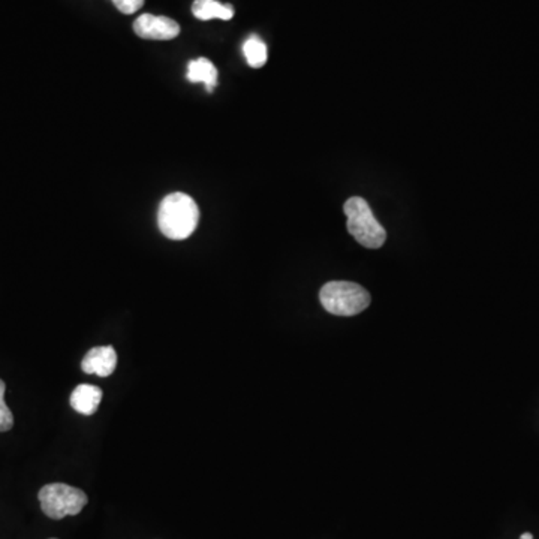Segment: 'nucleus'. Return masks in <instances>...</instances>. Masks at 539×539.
Instances as JSON below:
<instances>
[{
	"label": "nucleus",
	"mask_w": 539,
	"mask_h": 539,
	"mask_svg": "<svg viewBox=\"0 0 539 539\" xmlns=\"http://www.w3.org/2000/svg\"><path fill=\"white\" fill-rule=\"evenodd\" d=\"M103 400V389L90 384H82L74 389L69 403L74 411L82 416H93L98 411L99 403Z\"/></svg>",
	"instance_id": "0eeeda50"
},
{
	"label": "nucleus",
	"mask_w": 539,
	"mask_h": 539,
	"mask_svg": "<svg viewBox=\"0 0 539 539\" xmlns=\"http://www.w3.org/2000/svg\"><path fill=\"white\" fill-rule=\"evenodd\" d=\"M41 508L47 517L62 520L66 515H77L87 505V495L68 484H47L39 490Z\"/></svg>",
	"instance_id": "20e7f679"
},
{
	"label": "nucleus",
	"mask_w": 539,
	"mask_h": 539,
	"mask_svg": "<svg viewBox=\"0 0 539 539\" xmlns=\"http://www.w3.org/2000/svg\"><path fill=\"white\" fill-rule=\"evenodd\" d=\"M192 13L202 22H209L213 18L228 22L234 17V8L231 5L220 4L218 0H195L192 5Z\"/></svg>",
	"instance_id": "1a4fd4ad"
},
{
	"label": "nucleus",
	"mask_w": 539,
	"mask_h": 539,
	"mask_svg": "<svg viewBox=\"0 0 539 539\" xmlns=\"http://www.w3.org/2000/svg\"><path fill=\"white\" fill-rule=\"evenodd\" d=\"M116 368L117 352L113 347L92 348L82 361L83 372L101 377H110Z\"/></svg>",
	"instance_id": "423d86ee"
},
{
	"label": "nucleus",
	"mask_w": 539,
	"mask_h": 539,
	"mask_svg": "<svg viewBox=\"0 0 539 539\" xmlns=\"http://www.w3.org/2000/svg\"><path fill=\"white\" fill-rule=\"evenodd\" d=\"M5 391H6V386L0 379V432H8L14 426L13 412L5 403Z\"/></svg>",
	"instance_id": "9b49d317"
},
{
	"label": "nucleus",
	"mask_w": 539,
	"mask_h": 539,
	"mask_svg": "<svg viewBox=\"0 0 539 539\" xmlns=\"http://www.w3.org/2000/svg\"><path fill=\"white\" fill-rule=\"evenodd\" d=\"M200 222L197 202L186 193L176 192L163 198L158 210V227L170 240L192 236Z\"/></svg>",
	"instance_id": "f257e3e1"
},
{
	"label": "nucleus",
	"mask_w": 539,
	"mask_h": 539,
	"mask_svg": "<svg viewBox=\"0 0 539 539\" xmlns=\"http://www.w3.org/2000/svg\"><path fill=\"white\" fill-rule=\"evenodd\" d=\"M243 53L246 62L252 68L260 69L267 64V57H269L267 45L258 36L246 39V43L243 44Z\"/></svg>",
	"instance_id": "9d476101"
},
{
	"label": "nucleus",
	"mask_w": 539,
	"mask_h": 539,
	"mask_svg": "<svg viewBox=\"0 0 539 539\" xmlns=\"http://www.w3.org/2000/svg\"><path fill=\"white\" fill-rule=\"evenodd\" d=\"M52 539H56V538H52Z\"/></svg>",
	"instance_id": "4468645a"
},
{
	"label": "nucleus",
	"mask_w": 539,
	"mask_h": 539,
	"mask_svg": "<svg viewBox=\"0 0 539 539\" xmlns=\"http://www.w3.org/2000/svg\"><path fill=\"white\" fill-rule=\"evenodd\" d=\"M343 210L348 218V231L361 246L379 249L386 244V228L377 222L366 200L359 197L349 198Z\"/></svg>",
	"instance_id": "7ed1b4c3"
},
{
	"label": "nucleus",
	"mask_w": 539,
	"mask_h": 539,
	"mask_svg": "<svg viewBox=\"0 0 539 539\" xmlns=\"http://www.w3.org/2000/svg\"><path fill=\"white\" fill-rule=\"evenodd\" d=\"M520 539H534V535H532V534H529V532H527V534H523V535L520 536Z\"/></svg>",
	"instance_id": "ddd939ff"
},
{
	"label": "nucleus",
	"mask_w": 539,
	"mask_h": 539,
	"mask_svg": "<svg viewBox=\"0 0 539 539\" xmlns=\"http://www.w3.org/2000/svg\"><path fill=\"white\" fill-rule=\"evenodd\" d=\"M146 0H113V4L116 5V8L120 13L131 15V14L137 13L138 9L142 8Z\"/></svg>",
	"instance_id": "f8f14e48"
},
{
	"label": "nucleus",
	"mask_w": 539,
	"mask_h": 539,
	"mask_svg": "<svg viewBox=\"0 0 539 539\" xmlns=\"http://www.w3.org/2000/svg\"><path fill=\"white\" fill-rule=\"evenodd\" d=\"M319 299L327 312L336 317H354L368 308L370 294L361 285L334 280L321 288Z\"/></svg>",
	"instance_id": "f03ea898"
},
{
	"label": "nucleus",
	"mask_w": 539,
	"mask_h": 539,
	"mask_svg": "<svg viewBox=\"0 0 539 539\" xmlns=\"http://www.w3.org/2000/svg\"><path fill=\"white\" fill-rule=\"evenodd\" d=\"M133 30L140 38L150 41H170L180 34L179 23L172 18L152 14H142V17H138L133 23Z\"/></svg>",
	"instance_id": "39448f33"
},
{
	"label": "nucleus",
	"mask_w": 539,
	"mask_h": 539,
	"mask_svg": "<svg viewBox=\"0 0 539 539\" xmlns=\"http://www.w3.org/2000/svg\"><path fill=\"white\" fill-rule=\"evenodd\" d=\"M186 78L191 83H202L209 92H213L218 83V69L206 57H200L189 62Z\"/></svg>",
	"instance_id": "6e6552de"
}]
</instances>
